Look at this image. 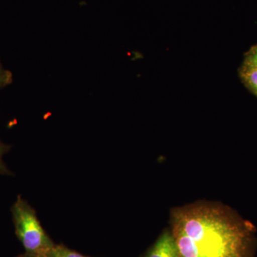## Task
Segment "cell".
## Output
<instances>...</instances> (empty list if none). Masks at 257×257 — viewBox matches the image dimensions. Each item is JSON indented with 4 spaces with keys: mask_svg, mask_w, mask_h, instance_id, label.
Instances as JSON below:
<instances>
[{
    "mask_svg": "<svg viewBox=\"0 0 257 257\" xmlns=\"http://www.w3.org/2000/svg\"><path fill=\"white\" fill-rule=\"evenodd\" d=\"M21 257H46L44 256H41V255H37V254H32V253H25L24 256Z\"/></svg>",
    "mask_w": 257,
    "mask_h": 257,
    "instance_id": "cell-9",
    "label": "cell"
},
{
    "mask_svg": "<svg viewBox=\"0 0 257 257\" xmlns=\"http://www.w3.org/2000/svg\"><path fill=\"white\" fill-rule=\"evenodd\" d=\"M143 257H179L178 248L172 232L166 230Z\"/></svg>",
    "mask_w": 257,
    "mask_h": 257,
    "instance_id": "cell-3",
    "label": "cell"
},
{
    "mask_svg": "<svg viewBox=\"0 0 257 257\" xmlns=\"http://www.w3.org/2000/svg\"><path fill=\"white\" fill-rule=\"evenodd\" d=\"M46 257H90L71 249L63 244H55L47 253Z\"/></svg>",
    "mask_w": 257,
    "mask_h": 257,
    "instance_id": "cell-5",
    "label": "cell"
},
{
    "mask_svg": "<svg viewBox=\"0 0 257 257\" xmlns=\"http://www.w3.org/2000/svg\"><path fill=\"white\" fill-rule=\"evenodd\" d=\"M243 65L257 69V44L246 52Z\"/></svg>",
    "mask_w": 257,
    "mask_h": 257,
    "instance_id": "cell-6",
    "label": "cell"
},
{
    "mask_svg": "<svg viewBox=\"0 0 257 257\" xmlns=\"http://www.w3.org/2000/svg\"><path fill=\"white\" fill-rule=\"evenodd\" d=\"M239 76L245 86L257 96V69L241 66Z\"/></svg>",
    "mask_w": 257,
    "mask_h": 257,
    "instance_id": "cell-4",
    "label": "cell"
},
{
    "mask_svg": "<svg viewBox=\"0 0 257 257\" xmlns=\"http://www.w3.org/2000/svg\"><path fill=\"white\" fill-rule=\"evenodd\" d=\"M10 150L9 145H5L0 140V174L2 175H10V171L7 168L3 162V156Z\"/></svg>",
    "mask_w": 257,
    "mask_h": 257,
    "instance_id": "cell-8",
    "label": "cell"
},
{
    "mask_svg": "<svg viewBox=\"0 0 257 257\" xmlns=\"http://www.w3.org/2000/svg\"><path fill=\"white\" fill-rule=\"evenodd\" d=\"M16 234L26 253L46 256L55 243L47 234L36 211L21 196L12 207Z\"/></svg>",
    "mask_w": 257,
    "mask_h": 257,
    "instance_id": "cell-2",
    "label": "cell"
},
{
    "mask_svg": "<svg viewBox=\"0 0 257 257\" xmlns=\"http://www.w3.org/2000/svg\"><path fill=\"white\" fill-rule=\"evenodd\" d=\"M171 232L179 257H251L252 230L217 208L177 209Z\"/></svg>",
    "mask_w": 257,
    "mask_h": 257,
    "instance_id": "cell-1",
    "label": "cell"
},
{
    "mask_svg": "<svg viewBox=\"0 0 257 257\" xmlns=\"http://www.w3.org/2000/svg\"><path fill=\"white\" fill-rule=\"evenodd\" d=\"M13 73L4 68L0 60V89L10 85L13 83Z\"/></svg>",
    "mask_w": 257,
    "mask_h": 257,
    "instance_id": "cell-7",
    "label": "cell"
}]
</instances>
